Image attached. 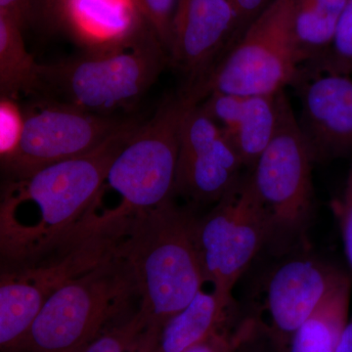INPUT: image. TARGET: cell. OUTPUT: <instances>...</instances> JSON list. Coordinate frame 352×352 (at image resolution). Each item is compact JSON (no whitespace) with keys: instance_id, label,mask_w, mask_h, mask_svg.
Wrapping results in <instances>:
<instances>
[{"instance_id":"1","label":"cell","mask_w":352,"mask_h":352,"mask_svg":"<svg viewBox=\"0 0 352 352\" xmlns=\"http://www.w3.org/2000/svg\"><path fill=\"white\" fill-rule=\"evenodd\" d=\"M132 132L124 127L91 151L7 179L0 187V274L75 247L83 217Z\"/></svg>"},{"instance_id":"2","label":"cell","mask_w":352,"mask_h":352,"mask_svg":"<svg viewBox=\"0 0 352 352\" xmlns=\"http://www.w3.org/2000/svg\"><path fill=\"white\" fill-rule=\"evenodd\" d=\"M196 217L173 201L139 215L120 241L135 294L143 339L155 342L173 315L205 286L195 244Z\"/></svg>"},{"instance_id":"3","label":"cell","mask_w":352,"mask_h":352,"mask_svg":"<svg viewBox=\"0 0 352 352\" xmlns=\"http://www.w3.org/2000/svg\"><path fill=\"white\" fill-rule=\"evenodd\" d=\"M194 97L183 89L168 96L151 119L138 124L113 160L102 187L118 201L90 229L87 239H120L139 215L173 201L179 134Z\"/></svg>"},{"instance_id":"4","label":"cell","mask_w":352,"mask_h":352,"mask_svg":"<svg viewBox=\"0 0 352 352\" xmlns=\"http://www.w3.org/2000/svg\"><path fill=\"white\" fill-rule=\"evenodd\" d=\"M278 118L270 144L250 170L252 186L270 219L268 245L279 256L305 249L314 214L311 156L285 90L278 92Z\"/></svg>"},{"instance_id":"5","label":"cell","mask_w":352,"mask_h":352,"mask_svg":"<svg viewBox=\"0 0 352 352\" xmlns=\"http://www.w3.org/2000/svg\"><path fill=\"white\" fill-rule=\"evenodd\" d=\"M132 293L119 252L69 278L45 300L18 352H83L105 332Z\"/></svg>"},{"instance_id":"6","label":"cell","mask_w":352,"mask_h":352,"mask_svg":"<svg viewBox=\"0 0 352 352\" xmlns=\"http://www.w3.org/2000/svg\"><path fill=\"white\" fill-rule=\"evenodd\" d=\"M168 52L150 32L122 50L85 52L82 56L41 65V87H50L66 105L107 116L111 111L138 101L164 71Z\"/></svg>"},{"instance_id":"7","label":"cell","mask_w":352,"mask_h":352,"mask_svg":"<svg viewBox=\"0 0 352 352\" xmlns=\"http://www.w3.org/2000/svg\"><path fill=\"white\" fill-rule=\"evenodd\" d=\"M295 4L296 0H273L205 82L192 90L196 100L212 92L272 95L291 85L300 67L294 34Z\"/></svg>"},{"instance_id":"8","label":"cell","mask_w":352,"mask_h":352,"mask_svg":"<svg viewBox=\"0 0 352 352\" xmlns=\"http://www.w3.org/2000/svg\"><path fill=\"white\" fill-rule=\"evenodd\" d=\"M194 236L205 283L233 296L234 287L270 240V219L250 170L208 214L196 219Z\"/></svg>"},{"instance_id":"9","label":"cell","mask_w":352,"mask_h":352,"mask_svg":"<svg viewBox=\"0 0 352 352\" xmlns=\"http://www.w3.org/2000/svg\"><path fill=\"white\" fill-rule=\"evenodd\" d=\"M286 256L263 278L254 311L249 314L277 352L286 351L296 329L346 275L305 252Z\"/></svg>"},{"instance_id":"10","label":"cell","mask_w":352,"mask_h":352,"mask_svg":"<svg viewBox=\"0 0 352 352\" xmlns=\"http://www.w3.org/2000/svg\"><path fill=\"white\" fill-rule=\"evenodd\" d=\"M131 122L63 103L46 106L25 115L19 147L0 166L8 178L23 177L91 151Z\"/></svg>"},{"instance_id":"11","label":"cell","mask_w":352,"mask_h":352,"mask_svg":"<svg viewBox=\"0 0 352 352\" xmlns=\"http://www.w3.org/2000/svg\"><path fill=\"white\" fill-rule=\"evenodd\" d=\"M110 256L106 243L87 241L38 265L0 274V352H18L51 294Z\"/></svg>"},{"instance_id":"12","label":"cell","mask_w":352,"mask_h":352,"mask_svg":"<svg viewBox=\"0 0 352 352\" xmlns=\"http://www.w3.org/2000/svg\"><path fill=\"white\" fill-rule=\"evenodd\" d=\"M244 168L224 132L200 103L193 102L180 129L175 194L215 204L242 177Z\"/></svg>"},{"instance_id":"13","label":"cell","mask_w":352,"mask_h":352,"mask_svg":"<svg viewBox=\"0 0 352 352\" xmlns=\"http://www.w3.org/2000/svg\"><path fill=\"white\" fill-rule=\"evenodd\" d=\"M300 101L298 120L314 163L352 155V80L300 66L292 83Z\"/></svg>"},{"instance_id":"14","label":"cell","mask_w":352,"mask_h":352,"mask_svg":"<svg viewBox=\"0 0 352 352\" xmlns=\"http://www.w3.org/2000/svg\"><path fill=\"white\" fill-rule=\"evenodd\" d=\"M235 29L228 0H177L168 55L186 76L185 89L205 82L230 50Z\"/></svg>"},{"instance_id":"15","label":"cell","mask_w":352,"mask_h":352,"mask_svg":"<svg viewBox=\"0 0 352 352\" xmlns=\"http://www.w3.org/2000/svg\"><path fill=\"white\" fill-rule=\"evenodd\" d=\"M60 8L87 52L122 50L153 32L138 0H67Z\"/></svg>"},{"instance_id":"16","label":"cell","mask_w":352,"mask_h":352,"mask_svg":"<svg viewBox=\"0 0 352 352\" xmlns=\"http://www.w3.org/2000/svg\"><path fill=\"white\" fill-rule=\"evenodd\" d=\"M277 94L241 96L212 92L199 103L251 170L270 144L278 118Z\"/></svg>"},{"instance_id":"17","label":"cell","mask_w":352,"mask_h":352,"mask_svg":"<svg viewBox=\"0 0 352 352\" xmlns=\"http://www.w3.org/2000/svg\"><path fill=\"white\" fill-rule=\"evenodd\" d=\"M234 296L201 288L157 333L153 352H184L239 320Z\"/></svg>"},{"instance_id":"18","label":"cell","mask_w":352,"mask_h":352,"mask_svg":"<svg viewBox=\"0 0 352 352\" xmlns=\"http://www.w3.org/2000/svg\"><path fill=\"white\" fill-rule=\"evenodd\" d=\"M351 280L344 275L296 329L285 352H336L351 307Z\"/></svg>"},{"instance_id":"19","label":"cell","mask_w":352,"mask_h":352,"mask_svg":"<svg viewBox=\"0 0 352 352\" xmlns=\"http://www.w3.org/2000/svg\"><path fill=\"white\" fill-rule=\"evenodd\" d=\"M22 28L0 8V98H17L41 88V65L25 47Z\"/></svg>"},{"instance_id":"20","label":"cell","mask_w":352,"mask_h":352,"mask_svg":"<svg viewBox=\"0 0 352 352\" xmlns=\"http://www.w3.org/2000/svg\"><path fill=\"white\" fill-rule=\"evenodd\" d=\"M346 2L347 0H296L294 34L300 66L317 63L325 54Z\"/></svg>"},{"instance_id":"21","label":"cell","mask_w":352,"mask_h":352,"mask_svg":"<svg viewBox=\"0 0 352 352\" xmlns=\"http://www.w3.org/2000/svg\"><path fill=\"white\" fill-rule=\"evenodd\" d=\"M315 71L351 76L352 74V0H347L340 14L333 41L323 57L314 65H303Z\"/></svg>"},{"instance_id":"22","label":"cell","mask_w":352,"mask_h":352,"mask_svg":"<svg viewBox=\"0 0 352 352\" xmlns=\"http://www.w3.org/2000/svg\"><path fill=\"white\" fill-rule=\"evenodd\" d=\"M142 337V325L134 314L129 321L105 331L83 352H134Z\"/></svg>"},{"instance_id":"23","label":"cell","mask_w":352,"mask_h":352,"mask_svg":"<svg viewBox=\"0 0 352 352\" xmlns=\"http://www.w3.org/2000/svg\"><path fill=\"white\" fill-rule=\"evenodd\" d=\"M25 126V113L12 98H0V162L17 151Z\"/></svg>"},{"instance_id":"24","label":"cell","mask_w":352,"mask_h":352,"mask_svg":"<svg viewBox=\"0 0 352 352\" xmlns=\"http://www.w3.org/2000/svg\"><path fill=\"white\" fill-rule=\"evenodd\" d=\"M254 326V319L247 315L184 352H237L240 344Z\"/></svg>"},{"instance_id":"25","label":"cell","mask_w":352,"mask_h":352,"mask_svg":"<svg viewBox=\"0 0 352 352\" xmlns=\"http://www.w3.org/2000/svg\"><path fill=\"white\" fill-rule=\"evenodd\" d=\"M138 2L148 24L168 52L177 0H138Z\"/></svg>"},{"instance_id":"26","label":"cell","mask_w":352,"mask_h":352,"mask_svg":"<svg viewBox=\"0 0 352 352\" xmlns=\"http://www.w3.org/2000/svg\"><path fill=\"white\" fill-rule=\"evenodd\" d=\"M333 212L339 220L344 254L352 270V164L342 198L333 204Z\"/></svg>"},{"instance_id":"27","label":"cell","mask_w":352,"mask_h":352,"mask_svg":"<svg viewBox=\"0 0 352 352\" xmlns=\"http://www.w3.org/2000/svg\"><path fill=\"white\" fill-rule=\"evenodd\" d=\"M228 1L232 7L236 20V29L234 32L232 45H231L232 48L252 21L256 19L259 14L263 12L264 9L270 6L273 0H228Z\"/></svg>"},{"instance_id":"28","label":"cell","mask_w":352,"mask_h":352,"mask_svg":"<svg viewBox=\"0 0 352 352\" xmlns=\"http://www.w3.org/2000/svg\"><path fill=\"white\" fill-rule=\"evenodd\" d=\"M0 8L8 13L21 28L32 17V0H0Z\"/></svg>"},{"instance_id":"29","label":"cell","mask_w":352,"mask_h":352,"mask_svg":"<svg viewBox=\"0 0 352 352\" xmlns=\"http://www.w3.org/2000/svg\"><path fill=\"white\" fill-rule=\"evenodd\" d=\"M237 352H277L266 340L263 333L259 332L256 325L252 332L245 338L240 344Z\"/></svg>"},{"instance_id":"30","label":"cell","mask_w":352,"mask_h":352,"mask_svg":"<svg viewBox=\"0 0 352 352\" xmlns=\"http://www.w3.org/2000/svg\"><path fill=\"white\" fill-rule=\"evenodd\" d=\"M336 352H352V314H349Z\"/></svg>"},{"instance_id":"31","label":"cell","mask_w":352,"mask_h":352,"mask_svg":"<svg viewBox=\"0 0 352 352\" xmlns=\"http://www.w3.org/2000/svg\"><path fill=\"white\" fill-rule=\"evenodd\" d=\"M134 352H153L152 346H150V344H140V346H138V349Z\"/></svg>"},{"instance_id":"32","label":"cell","mask_w":352,"mask_h":352,"mask_svg":"<svg viewBox=\"0 0 352 352\" xmlns=\"http://www.w3.org/2000/svg\"><path fill=\"white\" fill-rule=\"evenodd\" d=\"M65 1H67V0H58V2H59L60 6H61L62 4H63Z\"/></svg>"}]
</instances>
